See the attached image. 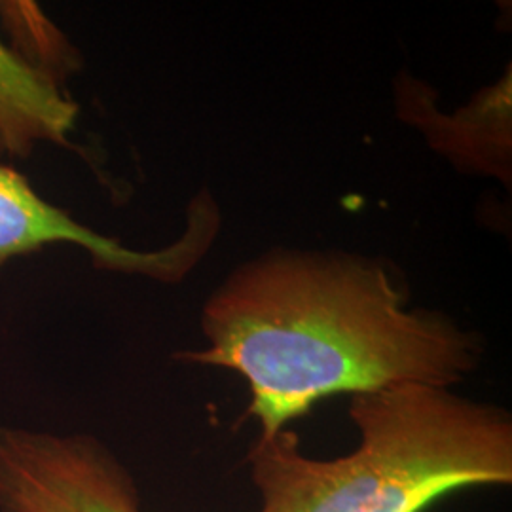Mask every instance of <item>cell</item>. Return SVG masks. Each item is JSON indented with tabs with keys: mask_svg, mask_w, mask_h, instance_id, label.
I'll use <instances>...</instances> for the list:
<instances>
[{
	"mask_svg": "<svg viewBox=\"0 0 512 512\" xmlns=\"http://www.w3.org/2000/svg\"><path fill=\"white\" fill-rule=\"evenodd\" d=\"M202 334L207 348L175 359L239 374L258 437L334 395L452 389L482 359L475 332L442 311L408 306L384 260L342 251L277 249L241 264L203 304Z\"/></svg>",
	"mask_w": 512,
	"mask_h": 512,
	"instance_id": "cell-1",
	"label": "cell"
},
{
	"mask_svg": "<svg viewBox=\"0 0 512 512\" xmlns=\"http://www.w3.org/2000/svg\"><path fill=\"white\" fill-rule=\"evenodd\" d=\"M359 446L346 456L302 454L283 429L249 450L258 512H425L467 488L511 486L512 418L495 404L433 385L351 397Z\"/></svg>",
	"mask_w": 512,
	"mask_h": 512,
	"instance_id": "cell-2",
	"label": "cell"
},
{
	"mask_svg": "<svg viewBox=\"0 0 512 512\" xmlns=\"http://www.w3.org/2000/svg\"><path fill=\"white\" fill-rule=\"evenodd\" d=\"M186 219L183 234L171 245L137 251L78 222L44 200L18 169L0 164V274L19 256L33 255L50 245H74L86 251L99 270L139 275L167 285L181 283L219 236V205L202 190L188 205Z\"/></svg>",
	"mask_w": 512,
	"mask_h": 512,
	"instance_id": "cell-3",
	"label": "cell"
},
{
	"mask_svg": "<svg viewBox=\"0 0 512 512\" xmlns=\"http://www.w3.org/2000/svg\"><path fill=\"white\" fill-rule=\"evenodd\" d=\"M0 512H143L128 467L86 433L0 425Z\"/></svg>",
	"mask_w": 512,
	"mask_h": 512,
	"instance_id": "cell-4",
	"label": "cell"
},
{
	"mask_svg": "<svg viewBox=\"0 0 512 512\" xmlns=\"http://www.w3.org/2000/svg\"><path fill=\"white\" fill-rule=\"evenodd\" d=\"M397 116L416 126L448 162L461 171L511 183V71L484 88L463 109L439 114L431 88L401 74L395 84Z\"/></svg>",
	"mask_w": 512,
	"mask_h": 512,
	"instance_id": "cell-5",
	"label": "cell"
},
{
	"mask_svg": "<svg viewBox=\"0 0 512 512\" xmlns=\"http://www.w3.org/2000/svg\"><path fill=\"white\" fill-rule=\"evenodd\" d=\"M76 118L59 76L0 37V152L27 158L42 143L73 148Z\"/></svg>",
	"mask_w": 512,
	"mask_h": 512,
	"instance_id": "cell-6",
	"label": "cell"
}]
</instances>
